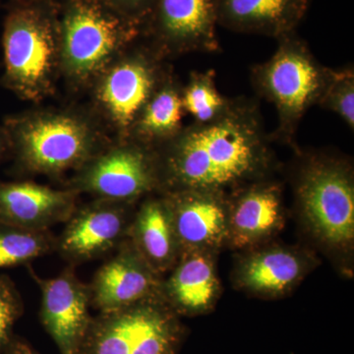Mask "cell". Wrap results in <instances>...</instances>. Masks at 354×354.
<instances>
[{
    "instance_id": "obj_1",
    "label": "cell",
    "mask_w": 354,
    "mask_h": 354,
    "mask_svg": "<svg viewBox=\"0 0 354 354\" xmlns=\"http://www.w3.org/2000/svg\"><path fill=\"white\" fill-rule=\"evenodd\" d=\"M271 142L259 102L232 97L227 111L215 120L183 127L156 149L160 193L205 190L228 194L269 178L274 167Z\"/></svg>"
},
{
    "instance_id": "obj_2",
    "label": "cell",
    "mask_w": 354,
    "mask_h": 354,
    "mask_svg": "<svg viewBox=\"0 0 354 354\" xmlns=\"http://www.w3.org/2000/svg\"><path fill=\"white\" fill-rule=\"evenodd\" d=\"M14 171L60 178L76 171L111 143L87 114L39 109L7 116L3 125Z\"/></svg>"
},
{
    "instance_id": "obj_3",
    "label": "cell",
    "mask_w": 354,
    "mask_h": 354,
    "mask_svg": "<svg viewBox=\"0 0 354 354\" xmlns=\"http://www.w3.org/2000/svg\"><path fill=\"white\" fill-rule=\"evenodd\" d=\"M2 48L3 87L35 102L53 94L60 75L58 0H10Z\"/></svg>"
},
{
    "instance_id": "obj_4",
    "label": "cell",
    "mask_w": 354,
    "mask_h": 354,
    "mask_svg": "<svg viewBox=\"0 0 354 354\" xmlns=\"http://www.w3.org/2000/svg\"><path fill=\"white\" fill-rule=\"evenodd\" d=\"M60 75L75 88L93 85L142 37V27L102 0H58Z\"/></svg>"
},
{
    "instance_id": "obj_5",
    "label": "cell",
    "mask_w": 354,
    "mask_h": 354,
    "mask_svg": "<svg viewBox=\"0 0 354 354\" xmlns=\"http://www.w3.org/2000/svg\"><path fill=\"white\" fill-rule=\"evenodd\" d=\"M277 41L272 57L251 67L250 81L256 94L276 108L278 124L272 140L297 149L298 127L307 111L318 106L330 68L319 62L297 32Z\"/></svg>"
},
{
    "instance_id": "obj_6",
    "label": "cell",
    "mask_w": 354,
    "mask_h": 354,
    "mask_svg": "<svg viewBox=\"0 0 354 354\" xmlns=\"http://www.w3.org/2000/svg\"><path fill=\"white\" fill-rule=\"evenodd\" d=\"M298 167L293 191L312 234L334 249L349 248L354 239V178L346 160L295 149Z\"/></svg>"
},
{
    "instance_id": "obj_7",
    "label": "cell",
    "mask_w": 354,
    "mask_h": 354,
    "mask_svg": "<svg viewBox=\"0 0 354 354\" xmlns=\"http://www.w3.org/2000/svg\"><path fill=\"white\" fill-rule=\"evenodd\" d=\"M183 327L162 297L93 316L79 354H177Z\"/></svg>"
},
{
    "instance_id": "obj_8",
    "label": "cell",
    "mask_w": 354,
    "mask_h": 354,
    "mask_svg": "<svg viewBox=\"0 0 354 354\" xmlns=\"http://www.w3.org/2000/svg\"><path fill=\"white\" fill-rule=\"evenodd\" d=\"M171 71L165 60L140 38L95 79V106L116 139H128L142 109Z\"/></svg>"
},
{
    "instance_id": "obj_9",
    "label": "cell",
    "mask_w": 354,
    "mask_h": 354,
    "mask_svg": "<svg viewBox=\"0 0 354 354\" xmlns=\"http://www.w3.org/2000/svg\"><path fill=\"white\" fill-rule=\"evenodd\" d=\"M65 188L94 199L137 204L160 193L157 153L131 139H116L74 171Z\"/></svg>"
},
{
    "instance_id": "obj_10",
    "label": "cell",
    "mask_w": 354,
    "mask_h": 354,
    "mask_svg": "<svg viewBox=\"0 0 354 354\" xmlns=\"http://www.w3.org/2000/svg\"><path fill=\"white\" fill-rule=\"evenodd\" d=\"M218 0H155L141 38L162 59L192 53H220Z\"/></svg>"
},
{
    "instance_id": "obj_11",
    "label": "cell",
    "mask_w": 354,
    "mask_h": 354,
    "mask_svg": "<svg viewBox=\"0 0 354 354\" xmlns=\"http://www.w3.org/2000/svg\"><path fill=\"white\" fill-rule=\"evenodd\" d=\"M136 207L106 199L77 205L57 236L55 252L74 267L111 255L128 239Z\"/></svg>"
},
{
    "instance_id": "obj_12",
    "label": "cell",
    "mask_w": 354,
    "mask_h": 354,
    "mask_svg": "<svg viewBox=\"0 0 354 354\" xmlns=\"http://www.w3.org/2000/svg\"><path fill=\"white\" fill-rule=\"evenodd\" d=\"M28 271L41 290L39 318L60 354H79L88 327L91 291L76 274V267L67 265L55 278L39 277L32 266Z\"/></svg>"
},
{
    "instance_id": "obj_13",
    "label": "cell",
    "mask_w": 354,
    "mask_h": 354,
    "mask_svg": "<svg viewBox=\"0 0 354 354\" xmlns=\"http://www.w3.org/2000/svg\"><path fill=\"white\" fill-rule=\"evenodd\" d=\"M162 274L153 270L127 239L88 283L91 306L99 313H109L162 297Z\"/></svg>"
},
{
    "instance_id": "obj_14",
    "label": "cell",
    "mask_w": 354,
    "mask_h": 354,
    "mask_svg": "<svg viewBox=\"0 0 354 354\" xmlns=\"http://www.w3.org/2000/svg\"><path fill=\"white\" fill-rule=\"evenodd\" d=\"M171 211L181 254L216 250L227 241V194L183 190L162 193Z\"/></svg>"
},
{
    "instance_id": "obj_15",
    "label": "cell",
    "mask_w": 354,
    "mask_h": 354,
    "mask_svg": "<svg viewBox=\"0 0 354 354\" xmlns=\"http://www.w3.org/2000/svg\"><path fill=\"white\" fill-rule=\"evenodd\" d=\"M228 237L237 248L252 246L278 232L283 223L279 183L266 178L227 194Z\"/></svg>"
},
{
    "instance_id": "obj_16",
    "label": "cell",
    "mask_w": 354,
    "mask_h": 354,
    "mask_svg": "<svg viewBox=\"0 0 354 354\" xmlns=\"http://www.w3.org/2000/svg\"><path fill=\"white\" fill-rule=\"evenodd\" d=\"M80 195L32 181H0V221L30 230H50L65 223Z\"/></svg>"
},
{
    "instance_id": "obj_17",
    "label": "cell",
    "mask_w": 354,
    "mask_h": 354,
    "mask_svg": "<svg viewBox=\"0 0 354 354\" xmlns=\"http://www.w3.org/2000/svg\"><path fill=\"white\" fill-rule=\"evenodd\" d=\"M310 0H218V25L241 34L279 39L297 32Z\"/></svg>"
},
{
    "instance_id": "obj_18",
    "label": "cell",
    "mask_w": 354,
    "mask_h": 354,
    "mask_svg": "<svg viewBox=\"0 0 354 354\" xmlns=\"http://www.w3.org/2000/svg\"><path fill=\"white\" fill-rule=\"evenodd\" d=\"M128 239L158 274L171 271L180 257V248L164 194L155 193L142 199L135 209Z\"/></svg>"
},
{
    "instance_id": "obj_19",
    "label": "cell",
    "mask_w": 354,
    "mask_h": 354,
    "mask_svg": "<svg viewBox=\"0 0 354 354\" xmlns=\"http://www.w3.org/2000/svg\"><path fill=\"white\" fill-rule=\"evenodd\" d=\"M218 293L215 264L207 252L181 254L169 278L162 281V297L177 315L208 311Z\"/></svg>"
},
{
    "instance_id": "obj_20",
    "label": "cell",
    "mask_w": 354,
    "mask_h": 354,
    "mask_svg": "<svg viewBox=\"0 0 354 354\" xmlns=\"http://www.w3.org/2000/svg\"><path fill=\"white\" fill-rule=\"evenodd\" d=\"M301 254L283 247L258 251L242 260L237 281L244 290L256 295L276 297L295 288L307 271Z\"/></svg>"
},
{
    "instance_id": "obj_21",
    "label": "cell",
    "mask_w": 354,
    "mask_h": 354,
    "mask_svg": "<svg viewBox=\"0 0 354 354\" xmlns=\"http://www.w3.org/2000/svg\"><path fill=\"white\" fill-rule=\"evenodd\" d=\"M183 85L169 72L147 102L128 139L156 149L183 129Z\"/></svg>"
},
{
    "instance_id": "obj_22",
    "label": "cell",
    "mask_w": 354,
    "mask_h": 354,
    "mask_svg": "<svg viewBox=\"0 0 354 354\" xmlns=\"http://www.w3.org/2000/svg\"><path fill=\"white\" fill-rule=\"evenodd\" d=\"M55 241L50 230H26L0 221V268L28 267L55 252Z\"/></svg>"
},
{
    "instance_id": "obj_23",
    "label": "cell",
    "mask_w": 354,
    "mask_h": 354,
    "mask_svg": "<svg viewBox=\"0 0 354 354\" xmlns=\"http://www.w3.org/2000/svg\"><path fill=\"white\" fill-rule=\"evenodd\" d=\"M184 111L194 118V122L204 123L215 120L230 106V97L218 90L216 72L192 71L185 86H183Z\"/></svg>"
},
{
    "instance_id": "obj_24",
    "label": "cell",
    "mask_w": 354,
    "mask_h": 354,
    "mask_svg": "<svg viewBox=\"0 0 354 354\" xmlns=\"http://www.w3.org/2000/svg\"><path fill=\"white\" fill-rule=\"evenodd\" d=\"M318 106L337 114L354 130V68L346 65L330 68V78Z\"/></svg>"
},
{
    "instance_id": "obj_25",
    "label": "cell",
    "mask_w": 354,
    "mask_h": 354,
    "mask_svg": "<svg viewBox=\"0 0 354 354\" xmlns=\"http://www.w3.org/2000/svg\"><path fill=\"white\" fill-rule=\"evenodd\" d=\"M24 313V302L15 283L7 274H0V354L9 346L14 327Z\"/></svg>"
},
{
    "instance_id": "obj_26",
    "label": "cell",
    "mask_w": 354,
    "mask_h": 354,
    "mask_svg": "<svg viewBox=\"0 0 354 354\" xmlns=\"http://www.w3.org/2000/svg\"><path fill=\"white\" fill-rule=\"evenodd\" d=\"M128 19L143 26L155 0H102Z\"/></svg>"
},
{
    "instance_id": "obj_27",
    "label": "cell",
    "mask_w": 354,
    "mask_h": 354,
    "mask_svg": "<svg viewBox=\"0 0 354 354\" xmlns=\"http://www.w3.org/2000/svg\"><path fill=\"white\" fill-rule=\"evenodd\" d=\"M3 354H41L32 348L27 342L19 337H14Z\"/></svg>"
},
{
    "instance_id": "obj_28",
    "label": "cell",
    "mask_w": 354,
    "mask_h": 354,
    "mask_svg": "<svg viewBox=\"0 0 354 354\" xmlns=\"http://www.w3.org/2000/svg\"><path fill=\"white\" fill-rule=\"evenodd\" d=\"M9 156H10V147H9L8 137L3 127H0V164Z\"/></svg>"
}]
</instances>
